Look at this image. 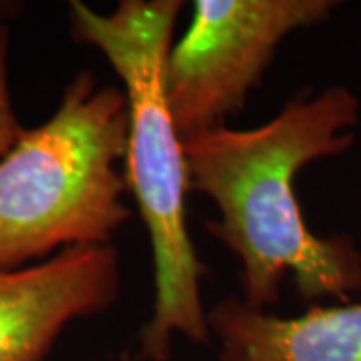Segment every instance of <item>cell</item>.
I'll return each mask as SVG.
<instances>
[{"mask_svg":"<svg viewBox=\"0 0 361 361\" xmlns=\"http://www.w3.org/2000/svg\"><path fill=\"white\" fill-rule=\"evenodd\" d=\"M180 8L179 0H121L113 13L101 14L80 0L71 2L73 37L103 52L129 103L125 180L149 233L155 271L153 317L141 329L145 361H167L175 336L197 345L213 341L199 289L207 267L187 229L185 197L191 191L183 139L165 90Z\"/></svg>","mask_w":361,"mask_h":361,"instance_id":"obj_2","label":"cell"},{"mask_svg":"<svg viewBox=\"0 0 361 361\" xmlns=\"http://www.w3.org/2000/svg\"><path fill=\"white\" fill-rule=\"evenodd\" d=\"M357 97L341 85L301 92L265 125L215 127L183 139L189 191L207 195L219 219L205 229L241 263L243 303L265 311L289 273L307 301L349 303L361 293V251L348 235L322 237L305 223L293 179L313 161L355 142Z\"/></svg>","mask_w":361,"mask_h":361,"instance_id":"obj_1","label":"cell"},{"mask_svg":"<svg viewBox=\"0 0 361 361\" xmlns=\"http://www.w3.org/2000/svg\"><path fill=\"white\" fill-rule=\"evenodd\" d=\"M334 0H197L165 65L169 111L180 139L223 127L243 109L293 30L325 23Z\"/></svg>","mask_w":361,"mask_h":361,"instance_id":"obj_4","label":"cell"},{"mask_svg":"<svg viewBox=\"0 0 361 361\" xmlns=\"http://www.w3.org/2000/svg\"><path fill=\"white\" fill-rule=\"evenodd\" d=\"M6 49H8V28L0 16V159L14 147V142L25 133L18 116L14 113L8 68H6Z\"/></svg>","mask_w":361,"mask_h":361,"instance_id":"obj_7","label":"cell"},{"mask_svg":"<svg viewBox=\"0 0 361 361\" xmlns=\"http://www.w3.org/2000/svg\"><path fill=\"white\" fill-rule=\"evenodd\" d=\"M129 103L82 71L56 113L0 159V271L71 247L111 245L130 209L125 171Z\"/></svg>","mask_w":361,"mask_h":361,"instance_id":"obj_3","label":"cell"},{"mask_svg":"<svg viewBox=\"0 0 361 361\" xmlns=\"http://www.w3.org/2000/svg\"><path fill=\"white\" fill-rule=\"evenodd\" d=\"M115 247L63 249L39 265L0 271V361H44L66 325L118 297Z\"/></svg>","mask_w":361,"mask_h":361,"instance_id":"obj_5","label":"cell"},{"mask_svg":"<svg viewBox=\"0 0 361 361\" xmlns=\"http://www.w3.org/2000/svg\"><path fill=\"white\" fill-rule=\"evenodd\" d=\"M221 361H361V301L281 317L227 297L207 313Z\"/></svg>","mask_w":361,"mask_h":361,"instance_id":"obj_6","label":"cell"}]
</instances>
